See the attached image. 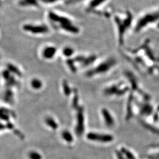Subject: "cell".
I'll list each match as a JSON object with an SVG mask.
<instances>
[{
    "label": "cell",
    "instance_id": "obj_1",
    "mask_svg": "<svg viewBox=\"0 0 159 159\" xmlns=\"http://www.w3.org/2000/svg\"><path fill=\"white\" fill-rule=\"evenodd\" d=\"M46 21L52 29L60 30L68 34L77 35L80 28L73 16L55 8H49L44 14Z\"/></svg>",
    "mask_w": 159,
    "mask_h": 159
},
{
    "label": "cell",
    "instance_id": "obj_2",
    "mask_svg": "<svg viewBox=\"0 0 159 159\" xmlns=\"http://www.w3.org/2000/svg\"><path fill=\"white\" fill-rule=\"evenodd\" d=\"M111 17L117 29L119 44L120 46H123L125 33L131 26L133 16L130 12L125 11L113 14Z\"/></svg>",
    "mask_w": 159,
    "mask_h": 159
},
{
    "label": "cell",
    "instance_id": "obj_3",
    "mask_svg": "<svg viewBox=\"0 0 159 159\" xmlns=\"http://www.w3.org/2000/svg\"><path fill=\"white\" fill-rule=\"evenodd\" d=\"M84 10L89 14H93L103 17H110L113 12L109 7L110 0H85Z\"/></svg>",
    "mask_w": 159,
    "mask_h": 159
},
{
    "label": "cell",
    "instance_id": "obj_4",
    "mask_svg": "<svg viewBox=\"0 0 159 159\" xmlns=\"http://www.w3.org/2000/svg\"><path fill=\"white\" fill-rule=\"evenodd\" d=\"M23 31L33 35H43L50 33V29L48 24L46 23L28 22L22 25Z\"/></svg>",
    "mask_w": 159,
    "mask_h": 159
},
{
    "label": "cell",
    "instance_id": "obj_5",
    "mask_svg": "<svg viewBox=\"0 0 159 159\" xmlns=\"http://www.w3.org/2000/svg\"><path fill=\"white\" fill-rule=\"evenodd\" d=\"M117 64V61L114 58H110L107 60L98 64L96 67L87 71V77H93L98 74H104L111 70Z\"/></svg>",
    "mask_w": 159,
    "mask_h": 159
},
{
    "label": "cell",
    "instance_id": "obj_6",
    "mask_svg": "<svg viewBox=\"0 0 159 159\" xmlns=\"http://www.w3.org/2000/svg\"><path fill=\"white\" fill-rule=\"evenodd\" d=\"M130 90V86L125 85V84L122 82H120L106 88L104 90V93L106 96H116L121 97L125 95Z\"/></svg>",
    "mask_w": 159,
    "mask_h": 159
},
{
    "label": "cell",
    "instance_id": "obj_7",
    "mask_svg": "<svg viewBox=\"0 0 159 159\" xmlns=\"http://www.w3.org/2000/svg\"><path fill=\"white\" fill-rule=\"evenodd\" d=\"M87 139L93 142L100 143H110L113 142L114 140L113 136L110 134L100 133L96 132H89L87 134Z\"/></svg>",
    "mask_w": 159,
    "mask_h": 159
},
{
    "label": "cell",
    "instance_id": "obj_8",
    "mask_svg": "<svg viewBox=\"0 0 159 159\" xmlns=\"http://www.w3.org/2000/svg\"><path fill=\"white\" fill-rule=\"evenodd\" d=\"M77 110L76 125L75 131L77 136L81 137L84 131V111L83 107L79 106Z\"/></svg>",
    "mask_w": 159,
    "mask_h": 159
},
{
    "label": "cell",
    "instance_id": "obj_9",
    "mask_svg": "<svg viewBox=\"0 0 159 159\" xmlns=\"http://www.w3.org/2000/svg\"><path fill=\"white\" fill-rule=\"evenodd\" d=\"M18 7L25 10H40L41 8L39 0H17Z\"/></svg>",
    "mask_w": 159,
    "mask_h": 159
},
{
    "label": "cell",
    "instance_id": "obj_10",
    "mask_svg": "<svg viewBox=\"0 0 159 159\" xmlns=\"http://www.w3.org/2000/svg\"><path fill=\"white\" fill-rule=\"evenodd\" d=\"M139 113L141 116L148 117L153 113V106L150 101H142L139 104Z\"/></svg>",
    "mask_w": 159,
    "mask_h": 159
},
{
    "label": "cell",
    "instance_id": "obj_11",
    "mask_svg": "<svg viewBox=\"0 0 159 159\" xmlns=\"http://www.w3.org/2000/svg\"><path fill=\"white\" fill-rule=\"evenodd\" d=\"M101 113L106 125L110 128L113 127L115 125V120L110 111L107 108H102Z\"/></svg>",
    "mask_w": 159,
    "mask_h": 159
},
{
    "label": "cell",
    "instance_id": "obj_12",
    "mask_svg": "<svg viewBox=\"0 0 159 159\" xmlns=\"http://www.w3.org/2000/svg\"><path fill=\"white\" fill-rule=\"evenodd\" d=\"M134 93L131 91L126 105V114H125V119L129 120L133 116V103L134 102Z\"/></svg>",
    "mask_w": 159,
    "mask_h": 159
},
{
    "label": "cell",
    "instance_id": "obj_13",
    "mask_svg": "<svg viewBox=\"0 0 159 159\" xmlns=\"http://www.w3.org/2000/svg\"><path fill=\"white\" fill-rule=\"evenodd\" d=\"M57 48L54 46H46L42 51V56L46 60H51L57 52Z\"/></svg>",
    "mask_w": 159,
    "mask_h": 159
},
{
    "label": "cell",
    "instance_id": "obj_14",
    "mask_svg": "<svg viewBox=\"0 0 159 159\" xmlns=\"http://www.w3.org/2000/svg\"><path fill=\"white\" fill-rule=\"evenodd\" d=\"M4 102L8 104H13L14 102V93L11 88L7 87L3 94Z\"/></svg>",
    "mask_w": 159,
    "mask_h": 159
},
{
    "label": "cell",
    "instance_id": "obj_15",
    "mask_svg": "<svg viewBox=\"0 0 159 159\" xmlns=\"http://www.w3.org/2000/svg\"><path fill=\"white\" fill-rule=\"evenodd\" d=\"M15 117L16 114L11 110L2 107L1 109V119L9 121L10 117Z\"/></svg>",
    "mask_w": 159,
    "mask_h": 159
},
{
    "label": "cell",
    "instance_id": "obj_16",
    "mask_svg": "<svg viewBox=\"0 0 159 159\" xmlns=\"http://www.w3.org/2000/svg\"><path fill=\"white\" fill-rule=\"evenodd\" d=\"M61 137L63 140L68 144H71L74 142V137L69 131H63L61 134Z\"/></svg>",
    "mask_w": 159,
    "mask_h": 159
},
{
    "label": "cell",
    "instance_id": "obj_17",
    "mask_svg": "<svg viewBox=\"0 0 159 159\" xmlns=\"http://www.w3.org/2000/svg\"><path fill=\"white\" fill-rule=\"evenodd\" d=\"M120 150L121 152L124 155L126 159H137V157L134 153L131 151L130 149L125 148V147H121L120 148Z\"/></svg>",
    "mask_w": 159,
    "mask_h": 159
},
{
    "label": "cell",
    "instance_id": "obj_18",
    "mask_svg": "<svg viewBox=\"0 0 159 159\" xmlns=\"http://www.w3.org/2000/svg\"><path fill=\"white\" fill-rule=\"evenodd\" d=\"M7 70L12 74H15L18 77H22L23 75L22 72L16 66L12 64L11 63H9L7 64Z\"/></svg>",
    "mask_w": 159,
    "mask_h": 159
},
{
    "label": "cell",
    "instance_id": "obj_19",
    "mask_svg": "<svg viewBox=\"0 0 159 159\" xmlns=\"http://www.w3.org/2000/svg\"><path fill=\"white\" fill-rule=\"evenodd\" d=\"M45 123L50 129L53 130H56L58 129L59 125L57 121L51 117H47L45 120Z\"/></svg>",
    "mask_w": 159,
    "mask_h": 159
},
{
    "label": "cell",
    "instance_id": "obj_20",
    "mask_svg": "<svg viewBox=\"0 0 159 159\" xmlns=\"http://www.w3.org/2000/svg\"><path fill=\"white\" fill-rule=\"evenodd\" d=\"M62 85H63V90L64 94L66 96L68 97L70 96L72 92H73V90H72L71 87H70V85L68 84V81L67 80H64L62 83Z\"/></svg>",
    "mask_w": 159,
    "mask_h": 159
},
{
    "label": "cell",
    "instance_id": "obj_21",
    "mask_svg": "<svg viewBox=\"0 0 159 159\" xmlns=\"http://www.w3.org/2000/svg\"><path fill=\"white\" fill-rule=\"evenodd\" d=\"M31 86L34 90H39L43 87V82L39 79H33L31 81Z\"/></svg>",
    "mask_w": 159,
    "mask_h": 159
},
{
    "label": "cell",
    "instance_id": "obj_22",
    "mask_svg": "<svg viewBox=\"0 0 159 159\" xmlns=\"http://www.w3.org/2000/svg\"><path fill=\"white\" fill-rule=\"evenodd\" d=\"M28 159H43V155L36 150H31L27 154Z\"/></svg>",
    "mask_w": 159,
    "mask_h": 159
},
{
    "label": "cell",
    "instance_id": "obj_23",
    "mask_svg": "<svg viewBox=\"0 0 159 159\" xmlns=\"http://www.w3.org/2000/svg\"><path fill=\"white\" fill-rule=\"evenodd\" d=\"M79 93L76 89H73V102H72V106L75 109H77L79 107Z\"/></svg>",
    "mask_w": 159,
    "mask_h": 159
},
{
    "label": "cell",
    "instance_id": "obj_24",
    "mask_svg": "<svg viewBox=\"0 0 159 159\" xmlns=\"http://www.w3.org/2000/svg\"><path fill=\"white\" fill-rule=\"evenodd\" d=\"M97 59V56L96 55L93 54L91 55L89 57H85V60L84 61V62L82 64V66L83 67H87L89 66V65H90L91 64L94 63Z\"/></svg>",
    "mask_w": 159,
    "mask_h": 159
},
{
    "label": "cell",
    "instance_id": "obj_25",
    "mask_svg": "<svg viewBox=\"0 0 159 159\" xmlns=\"http://www.w3.org/2000/svg\"><path fill=\"white\" fill-rule=\"evenodd\" d=\"M74 53V50L71 47H66L64 48L63 50V55L65 57L70 58L71 57Z\"/></svg>",
    "mask_w": 159,
    "mask_h": 159
},
{
    "label": "cell",
    "instance_id": "obj_26",
    "mask_svg": "<svg viewBox=\"0 0 159 159\" xmlns=\"http://www.w3.org/2000/svg\"><path fill=\"white\" fill-rule=\"evenodd\" d=\"M67 64L68 66V68L70 70V71L73 73H76L77 71V68L76 66L75 65V61H74V59L72 58H68L66 61Z\"/></svg>",
    "mask_w": 159,
    "mask_h": 159
},
{
    "label": "cell",
    "instance_id": "obj_27",
    "mask_svg": "<svg viewBox=\"0 0 159 159\" xmlns=\"http://www.w3.org/2000/svg\"><path fill=\"white\" fill-rule=\"evenodd\" d=\"M6 81L7 87L11 88V87L12 86H16L18 84V83L17 80L16 79L15 77H14L12 75L8 79L6 80Z\"/></svg>",
    "mask_w": 159,
    "mask_h": 159
},
{
    "label": "cell",
    "instance_id": "obj_28",
    "mask_svg": "<svg viewBox=\"0 0 159 159\" xmlns=\"http://www.w3.org/2000/svg\"><path fill=\"white\" fill-rule=\"evenodd\" d=\"M85 57L84 56L80 55V56H77L75 57H74V60L75 63H81V64L84 62L85 60Z\"/></svg>",
    "mask_w": 159,
    "mask_h": 159
},
{
    "label": "cell",
    "instance_id": "obj_29",
    "mask_svg": "<svg viewBox=\"0 0 159 159\" xmlns=\"http://www.w3.org/2000/svg\"><path fill=\"white\" fill-rule=\"evenodd\" d=\"M115 156L116 159H126L120 150H116L115 151Z\"/></svg>",
    "mask_w": 159,
    "mask_h": 159
}]
</instances>
